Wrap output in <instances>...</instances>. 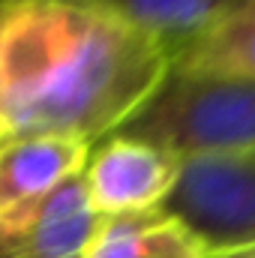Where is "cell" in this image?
<instances>
[{
	"label": "cell",
	"instance_id": "6da1fadb",
	"mask_svg": "<svg viewBox=\"0 0 255 258\" xmlns=\"http://www.w3.org/2000/svg\"><path fill=\"white\" fill-rule=\"evenodd\" d=\"M159 42L96 0H0V135H114L168 72Z\"/></svg>",
	"mask_w": 255,
	"mask_h": 258
},
{
	"label": "cell",
	"instance_id": "7a4b0ae2",
	"mask_svg": "<svg viewBox=\"0 0 255 258\" xmlns=\"http://www.w3.org/2000/svg\"><path fill=\"white\" fill-rule=\"evenodd\" d=\"M180 162L255 153V81L168 66L150 99L117 129Z\"/></svg>",
	"mask_w": 255,
	"mask_h": 258
},
{
	"label": "cell",
	"instance_id": "3957f363",
	"mask_svg": "<svg viewBox=\"0 0 255 258\" xmlns=\"http://www.w3.org/2000/svg\"><path fill=\"white\" fill-rule=\"evenodd\" d=\"M162 210L192 228L210 252L255 243V153L183 159Z\"/></svg>",
	"mask_w": 255,
	"mask_h": 258
},
{
	"label": "cell",
	"instance_id": "277c9868",
	"mask_svg": "<svg viewBox=\"0 0 255 258\" xmlns=\"http://www.w3.org/2000/svg\"><path fill=\"white\" fill-rule=\"evenodd\" d=\"M180 174V159L144 138L114 132L90 147L81 171L84 189L99 216L159 210Z\"/></svg>",
	"mask_w": 255,
	"mask_h": 258
},
{
	"label": "cell",
	"instance_id": "5b68a950",
	"mask_svg": "<svg viewBox=\"0 0 255 258\" xmlns=\"http://www.w3.org/2000/svg\"><path fill=\"white\" fill-rule=\"evenodd\" d=\"M102 216L81 174L54 192L0 213V258H84Z\"/></svg>",
	"mask_w": 255,
	"mask_h": 258
},
{
	"label": "cell",
	"instance_id": "8992f818",
	"mask_svg": "<svg viewBox=\"0 0 255 258\" xmlns=\"http://www.w3.org/2000/svg\"><path fill=\"white\" fill-rule=\"evenodd\" d=\"M90 144L63 135H0V213L54 192L87 165Z\"/></svg>",
	"mask_w": 255,
	"mask_h": 258
},
{
	"label": "cell",
	"instance_id": "52a82bcc",
	"mask_svg": "<svg viewBox=\"0 0 255 258\" xmlns=\"http://www.w3.org/2000/svg\"><path fill=\"white\" fill-rule=\"evenodd\" d=\"M204 240L168 210L102 216L84 258H210Z\"/></svg>",
	"mask_w": 255,
	"mask_h": 258
},
{
	"label": "cell",
	"instance_id": "ba28073f",
	"mask_svg": "<svg viewBox=\"0 0 255 258\" xmlns=\"http://www.w3.org/2000/svg\"><path fill=\"white\" fill-rule=\"evenodd\" d=\"M135 30L159 42L174 60L219 24L240 0H96Z\"/></svg>",
	"mask_w": 255,
	"mask_h": 258
},
{
	"label": "cell",
	"instance_id": "9c48e42d",
	"mask_svg": "<svg viewBox=\"0 0 255 258\" xmlns=\"http://www.w3.org/2000/svg\"><path fill=\"white\" fill-rule=\"evenodd\" d=\"M171 66L255 81V0H240L219 24L177 54Z\"/></svg>",
	"mask_w": 255,
	"mask_h": 258
},
{
	"label": "cell",
	"instance_id": "30bf717a",
	"mask_svg": "<svg viewBox=\"0 0 255 258\" xmlns=\"http://www.w3.org/2000/svg\"><path fill=\"white\" fill-rule=\"evenodd\" d=\"M210 258H255V243H243V246H231V249H219Z\"/></svg>",
	"mask_w": 255,
	"mask_h": 258
}]
</instances>
